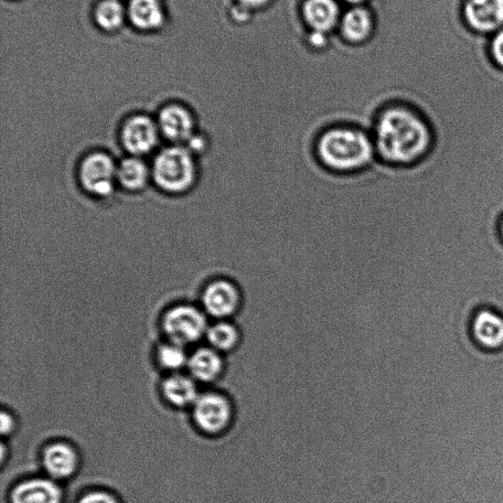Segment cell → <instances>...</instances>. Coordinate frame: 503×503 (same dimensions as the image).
Returning <instances> with one entry per match:
<instances>
[{"label": "cell", "mask_w": 503, "mask_h": 503, "mask_svg": "<svg viewBox=\"0 0 503 503\" xmlns=\"http://www.w3.org/2000/svg\"><path fill=\"white\" fill-rule=\"evenodd\" d=\"M164 392L166 399L177 406H185L198 400L195 383L184 376L167 379L164 384Z\"/></svg>", "instance_id": "cell-21"}, {"label": "cell", "mask_w": 503, "mask_h": 503, "mask_svg": "<svg viewBox=\"0 0 503 503\" xmlns=\"http://www.w3.org/2000/svg\"><path fill=\"white\" fill-rule=\"evenodd\" d=\"M207 337L213 349L230 352L238 346L241 336L237 325L222 320L207 330Z\"/></svg>", "instance_id": "cell-20"}, {"label": "cell", "mask_w": 503, "mask_h": 503, "mask_svg": "<svg viewBox=\"0 0 503 503\" xmlns=\"http://www.w3.org/2000/svg\"><path fill=\"white\" fill-rule=\"evenodd\" d=\"M94 17L95 24L108 33L119 31L127 18V9L120 0H101L96 4Z\"/></svg>", "instance_id": "cell-19"}, {"label": "cell", "mask_w": 503, "mask_h": 503, "mask_svg": "<svg viewBox=\"0 0 503 503\" xmlns=\"http://www.w3.org/2000/svg\"><path fill=\"white\" fill-rule=\"evenodd\" d=\"M13 427V419L10 418V416L3 413L2 415V431L4 434L8 433L12 430Z\"/></svg>", "instance_id": "cell-26"}, {"label": "cell", "mask_w": 503, "mask_h": 503, "mask_svg": "<svg viewBox=\"0 0 503 503\" xmlns=\"http://www.w3.org/2000/svg\"><path fill=\"white\" fill-rule=\"evenodd\" d=\"M159 133L168 141L187 143L195 133L194 116L184 105L168 104L160 111L157 121Z\"/></svg>", "instance_id": "cell-10"}, {"label": "cell", "mask_w": 503, "mask_h": 503, "mask_svg": "<svg viewBox=\"0 0 503 503\" xmlns=\"http://www.w3.org/2000/svg\"><path fill=\"white\" fill-rule=\"evenodd\" d=\"M157 123L146 115H135L122 128L121 141L128 153L140 157L151 153L158 141Z\"/></svg>", "instance_id": "cell-8"}, {"label": "cell", "mask_w": 503, "mask_h": 503, "mask_svg": "<svg viewBox=\"0 0 503 503\" xmlns=\"http://www.w3.org/2000/svg\"><path fill=\"white\" fill-rule=\"evenodd\" d=\"M490 49L492 58L499 67L503 68V29L491 38Z\"/></svg>", "instance_id": "cell-23"}, {"label": "cell", "mask_w": 503, "mask_h": 503, "mask_svg": "<svg viewBox=\"0 0 503 503\" xmlns=\"http://www.w3.org/2000/svg\"><path fill=\"white\" fill-rule=\"evenodd\" d=\"M315 155L323 167L339 175L362 173L378 162L371 131L352 124L326 128L317 138Z\"/></svg>", "instance_id": "cell-2"}, {"label": "cell", "mask_w": 503, "mask_h": 503, "mask_svg": "<svg viewBox=\"0 0 503 503\" xmlns=\"http://www.w3.org/2000/svg\"><path fill=\"white\" fill-rule=\"evenodd\" d=\"M339 2L347 6H355V5H366L370 2V0H339Z\"/></svg>", "instance_id": "cell-27"}, {"label": "cell", "mask_w": 503, "mask_h": 503, "mask_svg": "<svg viewBox=\"0 0 503 503\" xmlns=\"http://www.w3.org/2000/svg\"><path fill=\"white\" fill-rule=\"evenodd\" d=\"M149 175L151 171L143 160L137 157L125 158L117 166V182L128 191L143 189L148 184Z\"/></svg>", "instance_id": "cell-18"}, {"label": "cell", "mask_w": 503, "mask_h": 503, "mask_svg": "<svg viewBox=\"0 0 503 503\" xmlns=\"http://www.w3.org/2000/svg\"><path fill=\"white\" fill-rule=\"evenodd\" d=\"M242 301L239 285L226 276L212 278L202 289V306L215 319H232L239 312Z\"/></svg>", "instance_id": "cell-4"}, {"label": "cell", "mask_w": 503, "mask_h": 503, "mask_svg": "<svg viewBox=\"0 0 503 503\" xmlns=\"http://www.w3.org/2000/svg\"><path fill=\"white\" fill-rule=\"evenodd\" d=\"M234 410L231 401L222 394L207 393L195 401L194 418L202 431L210 435L226 432Z\"/></svg>", "instance_id": "cell-7"}, {"label": "cell", "mask_w": 503, "mask_h": 503, "mask_svg": "<svg viewBox=\"0 0 503 503\" xmlns=\"http://www.w3.org/2000/svg\"><path fill=\"white\" fill-rule=\"evenodd\" d=\"M168 337L175 345L192 344L207 333V319L200 310L191 306H178L170 310L164 319Z\"/></svg>", "instance_id": "cell-6"}, {"label": "cell", "mask_w": 503, "mask_h": 503, "mask_svg": "<svg viewBox=\"0 0 503 503\" xmlns=\"http://www.w3.org/2000/svg\"><path fill=\"white\" fill-rule=\"evenodd\" d=\"M80 503H117V501L109 494L102 491L90 492L85 496Z\"/></svg>", "instance_id": "cell-24"}, {"label": "cell", "mask_w": 503, "mask_h": 503, "mask_svg": "<svg viewBox=\"0 0 503 503\" xmlns=\"http://www.w3.org/2000/svg\"><path fill=\"white\" fill-rule=\"evenodd\" d=\"M189 368L197 380L209 382L219 379L224 363L217 350L202 348L191 357Z\"/></svg>", "instance_id": "cell-16"}, {"label": "cell", "mask_w": 503, "mask_h": 503, "mask_svg": "<svg viewBox=\"0 0 503 503\" xmlns=\"http://www.w3.org/2000/svg\"><path fill=\"white\" fill-rule=\"evenodd\" d=\"M463 14L468 26L479 34L503 29V0H466Z\"/></svg>", "instance_id": "cell-9"}, {"label": "cell", "mask_w": 503, "mask_h": 503, "mask_svg": "<svg viewBox=\"0 0 503 503\" xmlns=\"http://www.w3.org/2000/svg\"><path fill=\"white\" fill-rule=\"evenodd\" d=\"M371 134L378 162L394 167L420 163L434 145L432 127L425 116L403 103L385 106L374 120Z\"/></svg>", "instance_id": "cell-1"}, {"label": "cell", "mask_w": 503, "mask_h": 503, "mask_svg": "<svg viewBox=\"0 0 503 503\" xmlns=\"http://www.w3.org/2000/svg\"><path fill=\"white\" fill-rule=\"evenodd\" d=\"M471 335L476 345L489 352L503 350V316L496 310H479L471 323Z\"/></svg>", "instance_id": "cell-12"}, {"label": "cell", "mask_w": 503, "mask_h": 503, "mask_svg": "<svg viewBox=\"0 0 503 503\" xmlns=\"http://www.w3.org/2000/svg\"><path fill=\"white\" fill-rule=\"evenodd\" d=\"M44 464L48 472L57 478L70 476L77 465L76 454L67 445L57 444L47 448Z\"/></svg>", "instance_id": "cell-17"}, {"label": "cell", "mask_w": 503, "mask_h": 503, "mask_svg": "<svg viewBox=\"0 0 503 503\" xmlns=\"http://www.w3.org/2000/svg\"><path fill=\"white\" fill-rule=\"evenodd\" d=\"M376 27L371 8L366 5L345 7L337 31L349 44L361 45L368 41Z\"/></svg>", "instance_id": "cell-13"}, {"label": "cell", "mask_w": 503, "mask_h": 503, "mask_svg": "<svg viewBox=\"0 0 503 503\" xmlns=\"http://www.w3.org/2000/svg\"><path fill=\"white\" fill-rule=\"evenodd\" d=\"M158 356L163 366L171 370L181 368L186 362L184 351L177 345L166 346L160 348Z\"/></svg>", "instance_id": "cell-22"}, {"label": "cell", "mask_w": 503, "mask_h": 503, "mask_svg": "<svg viewBox=\"0 0 503 503\" xmlns=\"http://www.w3.org/2000/svg\"><path fill=\"white\" fill-rule=\"evenodd\" d=\"M127 18L139 30L156 31L165 24L166 13L160 0H130Z\"/></svg>", "instance_id": "cell-14"}, {"label": "cell", "mask_w": 503, "mask_h": 503, "mask_svg": "<svg viewBox=\"0 0 503 503\" xmlns=\"http://www.w3.org/2000/svg\"><path fill=\"white\" fill-rule=\"evenodd\" d=\"M500 232H501V237H502V238H503V220H502V221H501Z\"/></svg>", "instance_id": "cell-28"}, {"label": "cell", "mask_w": 503, "mask_h": 503, "mask_svg": "<svg viewBox=\"0 0 503 503\" xmlns=\"http://www.w3.org/2000/svg\"><path fill=\"white\" fill-rule=\"evenodd\" d=\"M79 178L83 188L96 197H108L117 182V166L104 153H94L81 163Z\"/></svg>", "instance_id": "cell-5"}, {"label": "cell", "mask_w": 503, "mask_h": 503, "mask_svg": "<svg viewBox=\"0 0 503 503\" xmlns=\"http://www.w3.org/2000/svg\"><path fill=\"white\" fill-rule=\"evenodd\" d=\"M152 175L156 184L166 192H185L194 185L197 178L194 155L187 148H166L157 156Z\"/></svg>", "instance_id": "cell-3"}, {"label": "cell", "mask_w": 503, "mask_h": 503, "mask_svg": "<svg viewBox=\"0 0 503 503\" xmlns=\"http://www.w3.org/2000/svg\"><path fill=\"white\" fill-rule=\"evenodd\" d=\"M13 503H60L61 492L48 480H31L19 485L13 494Z\"/></svg>", "instance_id": "cell-15"}, {"label": "cell", "mask_w": 503, "mask_h": 503, "mask_svg": "<svg viewBox=\"0 0 503 503\" xmlns=\"http://www.w3.org/2000/svg\"><path fill=\"white\" fill-rule=\"evenodd\" d=\"M242 6L252 10V12H259V10L269 6L273 0H237Z\"/></svg>", "instance_id": "cell-25"}, {"label": "cell", "mask_w": 503, "mask_h": 503, "mask_svg": "<svg viewBox=\"0 0 503 503\" xmlns=\"http://www.w3.org/2000/svg\"><path fill=\"white\" fill-rule=\"evenodd\" d=\"M344 9L339 0H304L301 13L309 30L333 34L337 31Z\"/></svg>", "instance_id": "cell-11"}]
</instances>
